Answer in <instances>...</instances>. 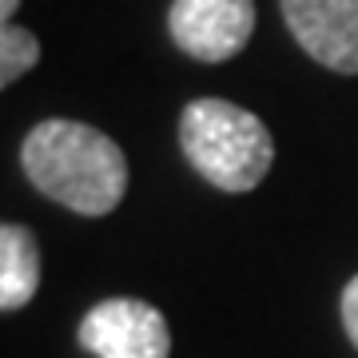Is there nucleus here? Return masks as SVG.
<instances>
[{
	"label": "nucleus",
	"instance_id": "nucleus-6",
	"mask_svg": "<svg viewBox=\"0 0 358 358\" xmlns=\"http://www.w3.org/2000/svg\"><path fill=\"white\" fill-rule=\"evenodd\" d=\"M40 291V243L24 223H4L0 227V310L28 307Z\"/></svg>",
	"mask_w": 358,
	"mask_h": 358
},
{
	"label": "nucleus",
	"instance_id": "nucleus-3",
	"mask_svg": "<svg viewBox=\"0 0 358 358\" xmlns=\"http://www.w3.org/2000/svg\"><path fill=\"white\" fill-rule=\"evenodd\" d=\"M80 346L96 358H167V319L143 299H103L80 319Z\"/></svg>",
	"mask_w": 358,
	"mask_h": 358
},
{
	"label": "nucleus",
	"instance_id": "nucleus-1",
	"mask_svg": "<svg viewBox=\"0 0 358 358\" xmlns=\"http://www.w3.org/2000/svg\"><path fill=\"white\" fill-rule=\"evenodd\" d=\"M28 183L84 219L112 215L128 195L124 148L80 120H44L20 143Z\"/></svg>",
	"mask_w": 358,
	"mask_h": 358
},
{
	"label": "nucleus",
	"instance_id": "nucleus-9",
	"mask_svg": "<svg viewBox=\"0 0 358 358\" xmlns=\"http://www.w3.org/2000/svg\"><path fill=\"white\" fill-rule=\"evenodd\" d=\"M16 8H20V0H0V20H4V24H13Z\"/></svg>",
	"mask_w": 358,
	"mask_h": 358
},
{
	"label": "nucleus",
	"instance_id": "nucleus-5",
	"mask_svg": "<svg viewBox=\"0 0 358 358\" xmlns=\"http://www.w3.org/2000/svg\"><path fill=\"white\" fill-rule=\"evenodd\" d=\"M279 8L315 64L358 76V0H279Z\"/></svg>",
	"mask_w": 358,
	"mask_h": 358
},
{
	"label": "nucleus",
	"instance_id": "nucleus-7",
	"mask_svg": "<svg viewBox=\"0 0 358 358\" xmlns=\"http://www.w3.org/2000/svg\"><path fill=\"white\" fill-rule=\"evenodd\" d=\"M40 60V40L20 24H0V88H13L16 80L32 72Z\"/></svg>",
	"mask_w": 358,
	"mask_h": 358
},
{
	"label": "nucleus",
	"instance_id": "nucleus-2",
	"mask_svg": "<svg viewBox=\"0 0 358 358\" xmlns=\"http://www.w3.org/2000/svg\"><path fill=\"white\" fill-rule=\"evenodd\" d=\"M179 148L187 164L219 192H255L275 164L267 124L239 103L203 96L179 112Z\"/></svg>",
	"mask_w": 358,
	"mask_h": 358
},
{
	"label": "nucleus",
	"instance_id": "nucleus-8",
	"mask_svg": "<svg viewBox=\"0 0 358 358\" xmlns=\"http://www.w3.org/2000/svg\"><path fill=\"white\" fill-rule=\"evenodd\" d=\"M338 310H343V331H346V338H350V346L358 350V275L346 282Z\"/></svg>",
	"mask_w": 358,
	"mask_h": 358
},
{
	"label": "nucleus",
	"instance_id": "nucleus-4",
	"mask_svg": "<svg viewBox=\"0 0 358 358\" xmlns=\"http://www.w3.org/2000/svg\"><path fill=\"white\" fill-rule=\"evenodd\" d=\"M167 32L192 60L223 64L239 56L255 32V0H171Z\"/></svg>",
	"mask_w": 358,
	"mask_h": 358
}]
</instances>
